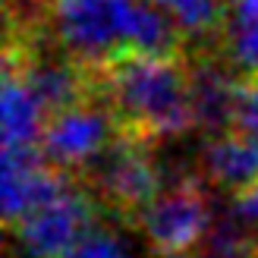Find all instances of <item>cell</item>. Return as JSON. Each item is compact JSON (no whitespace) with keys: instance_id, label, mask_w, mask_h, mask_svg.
Returning <instances> with one entry per match:
<instances>
[{"instance_id":"obj_1","label":"cell","mask_w":258,"mask_h":258,"mask_svg":"<svg viewBox=\"0 0 258 258\" xmlns=\"http://www.w3.org/2000/svg\"><path fill=\"white\" fill-rule=\"evenodd\" d=\"M98 73V95L110 104L123 136L151 145L196 129L189 101V57H154L120 50Z\"/></svg>"},{"instance_id":"obj_2","label":"cell","mask_w":258,"mask_h":258,"mask_svg":"<svg viewBox=\"0 0 258 258\" xmlns=\"http://www.w3.org/2000/svg\"><path fill=\"white\" fill-rule=\"evenodd\" d=\"M107 217L120 224H136L142 208L164 186L161 164L154 161V145L117 133V139L79 173Z\"/></svg>"},{"instance_id":"obj_3","label":"cell","mask_w":258,"mask_h":258,"mask_svg":"<svg viewBox=\"0 0 258 258\" xmlns=\"http://www.w3.org/2000/svg\"><path fill=\"white\" fill-rule=\"evenodd\" d=\"M214 224L208 183L202 173H183L173 183H164L142 214L136 230L145 236L154 255H183L202 246L205 233Z\"/></svg>"},{"instance_id":"obj_4","label":"cell","mask_w":258,"mask_h":258,"mask_svg":"<svg viewBox=\"0 0 258 258\" xmlns=\"http://www.w3.org/2000/svg\"><path fill=\"white\" fill-rule=\"evenodd\" d=\"M123 13L126 0H47L44 22L70 57L101 67L123 50Z\"/></svg>"},{"instance_id":"obj_5","label":"cell","mask_w":258,"mask_h":258,"mask_svg":"<svg viewBox=\"0 0 258 258\" xmlns=\"http://www.w3.org/2000/svg\"><path fill=\"white\" fill-rule=\"evenodd\" d=\"M101 214H104V208L92 196V189L82 179H76L60 196L25 214L10 230V236L19 239L22 252L29 258H63Z\"/></svg>"},{"instance_id":"obj_6","label":"cell","mask_w":258,"mask_h":258,"mask_svg":"<svg viewBox=\"0 0 258 258\" xmlns=\"http://www.w3.org/2000/svg\"><path fill=\"white\" fill-rule=\"evenodd\" d=\"M117 133L120 126L110 104L104 98H92V101H82V104L63 107L44 117L41 151L54 167L79 176L117 139Z\"/></svg>"},{"instance_id":"obj_7","label":"cell","mask_w":258,"mask_h":258,"mask_svg":"<svg viewBox=\"0 0 258 258\" xmlns=\"http://www.w3.org/2000/svg\"><path fill=\"white\" fill-rule=\"evenodd\" d=\"M239 76L217 50H192L189 54V101L196 113V129L217 136L236 123Z\"/></svg>"},{"instance_id":"obj_8","label":"cell","mask_w":258,"mask_h":258,"mask_svg":"<svg viewBox=\"0 0 258 258\" xmlns=\"http://www.w3.org/2000/svg\"><path fill=\"white\" fill-rule=\"evenodd\" d=\"M199 173L205 183L221 192H239L258 179V136L242 129H227L217 136H205L199 154Z\"/></svg>"},{"instance_id":"obj_9","label":"cell","mask_w":258,"mask_h":258,"mask_svg":"<svg viewBox=\"0 0 258 258\" xmlns=\"http://www.w3.org/2000/svg\"><path fill=\"white\" fill-rule=\"evenodd\" d=\"M41 129L44 107L35 88L19 70L4 67V148L41 145Z\"/></svg>"},{"instance_id":"obj_10","label":"cell","mask_w":258,"mask_h":258,"mask_svg":"<svg viewBox=\"0 0 258 258\" xmlns=\"http://www.w3.org/2000/svg\"><path fill=\"white\" fill-rule=\"evenodd\" d=\"M217 54L239 79L258 76V0H227Z\"/></svg>"},{"instance_id":"obj_11","label":"cell","mask_w":258,"mask_h":258,"mask_svg":"<svg viewBox=\"0 0 258 258\" xmlns=\"http://www.w3.org/2000/svg\"><path fill=\"white\" fill-rule=\"evenodd\" d=\"M161 10L173 16V22L189 38V54L192 50H217L224 29V13L227 0H151Z\"/></svg>"},{"instance_id":"obj_12","label":"cell","mask_w":258,"mask_h":258,"mask_svg":"<svg viewBox=\"0 0 258 258\" xmlns=\"http://www.w3.org/2000/svg\"><path fill=\"white\" fill-rule=\"evenodd\" d=\"M249 221L230 208L227 217H214L211 230L205 233L202 246L196 249L199 258H255V242L249 233Z\"/></svg>"},{"instance_id":"obj_13","label":"cell","mask_w":258,"mask_h":258,"mask_svg":"<svg viewBox=\"0 0 258 258\" xmlns=\"http://www.w3.org/2000/svg\"><path fill=\"white\" fill-rule=\"evenodd\" d=\"M63 258H133V255H129V246L123 242V236L98 217L70 246V252Z\"/></svg>"},{"instance_id":"obj_14","label":"cell","mask_w":258,"mask_h":258,"mask_svg":"<svg viewBox=\"0 0 258 258\" xmlns=\"http://www.w3.org/2000/svg\"><path fill=\"white\" fill-rule=\"evenodd\" d=\"M233 129L258 136V76L239 79V98H236V123Z\"/></svg>"},{"instance_id":"obj_15","label":"cell","mask_w":258,"mask_h":258,"mask_svg":"<svg viewBox=\"0 0 258 258\" xmlns=\"http://www.w3.org/2000/svg\"><path fill=\"white\" fill-rule=\"evenodd\" d=\"M230 208H233L242 221L249 224H258V179L255 183H249L246 189L233 192V202H230Z\"/></svg>"},{"instance_id":"obj_16","label":"cell","mask_w":258,"mask_h":258,"mask_svg":"<svg viewBox=\"0 0 258 258\" xmlns=\"http://www.w3.org/2000/svg\"><path fill=\"white\" fill-rule=\"evenodd\" d=\"M255 258H258V242H255Z\"/></svg>"}]
</instances>
